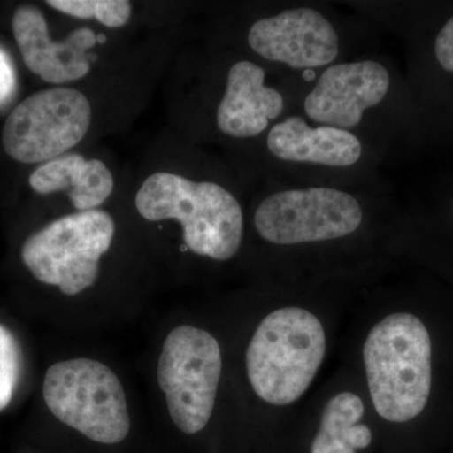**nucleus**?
Segmentation results:
<instances>
[{"mask_svg": "<svg viewBox=\"0 0 453 453\" xmlns=\"http://www.w3.org/2000/svg\"><path fill=\"white\" fill-rule=\"evenodd\" d=\"M365 213L357 196L332 187L296 188L268 196L255 213V226L267 242H325L354 234Z\"/></svg>", "mask_w": 453, "mask_h": 453, "instance_id": "0eeeda50", "label": "nucleus"}, {"mask_svg": "<svg viewBox=\"0 0 453 453\" xmlns=\"http://www.w3.org/2000/svg\"><path fill=\"white\" fill-rule=\"evenodd\" d=\"M113 234L115 223L107 211H77L29 235L20 255L38 281L74 296L96 282L100 259L111 247Z\"/></svg>", "mask_w": 453, "mask_h": 453, "instance_id": "39448f33", "label": "nucleus"}, {"mask_svg": "<svg viewBox=\"0 0 453 453\" xmlns=\"http://www.w3.org/2000/svg\"><path fill=\"white\" fill-rule=\"evenodd\" d=\"M390 82L386 65L374 59L329 65L303 101V112L321 127L356 129L368 110L386 100Z\"/></svg>", "mask_w": 453, "mask_h": 453, "instance_id": "9d476101", "label": "nucleus"}, {"mask_svg": "<svg viewBox=\"0 0 453 453\" xmlns=\"http://www.w3.org/2000/svg\"><path fill=\"white\" fill-rule=\"evenodd\" d=\"M253 52L294 70L332 65L340 53V37L333 23L310 7L285 9L261 18L249 32Z\"/></svg>", "mask_w": 453, "mask_h": 453, "instance_id": "1a4fd4ad", "label": "nucleus"}, {"mask_svg": "<svg viewBox=\"0 0 453 453\" xmlns=\"http://www.w3.org/2000/svg\"><path fill=\"white\" fill-rule=\"evenodd\" d=\"M265 81L266 73L255 62L240 61L232 65L217 110V125L225 135L255 138L285 111L281 92L268 88Z\"/></svg>", "mask_w": 453, "mask_h": 453, "instance_id": "f8f14e48", "label": "nucleus"}, {"mask_svg": "<svg viewBox=\"0 0 453 453\" xmlns=\"http://www.w3.org/2000/svg\"><path fill=\"white\" fill-rule=\"evenodd\" d=\"M91 113L88 97L77 89L35 92L9 113L3 129L5 153L23 164L62 157L85 138Z\"/></svg>", "mask_w": 453, "mask_h": 453, "instance_id": "6e6552de", "label": "nucleus"}, {"mask_svg": "<svg viewBox=\"0 0 453 453\" xmlns=\"http://www.w3.org/2000/svg\"><path fill=\"white\" fill-rule=\"evenodd\" d=\"M372 404L380 417L402 423L427 405L432 386V345L417 316L393 314L369 333L363 349Z\"/></svg>", "mask_w": 453, "mask_h": 453, "instance_id": "f03ea898", "label": "nucleus"}, {"mask_svg": "<svg viewBox=\"0 0 453 453\" xmlns=\"http://www.w3.org/2000/svg\"><path fill=\"white\" fill-rule=\"evenodd\" d=\"M136 210L150 222L175 219L188 249L226 261L237 255L243 237V211L235 196L213 181L155 173L140 187Z\"/></svg>", "mask_w": 453, "mask_h": 453, "instance_id": "f257e3e1", "label": "nucleus"}, {"mask_svg": "<svg viewBox=\"0 0 453 453\" xmlns=\"http://www.w3.org/2000/svg\"><path fill=\"white\" fill-rule=\"evenodd\" d=\"M43 398L57 419L95 442L115 445L129 434V408L120 380L96 360L80 357L50 366Z\"/></svg>", "mask_w": 453, "mask_h": 453, "instance_id": "20e7f679", "label": "nucleus"}, {"mask_svg": "<svg viewBox=\"0 0 453 453\" xmlns=\"http://www.w3.org/2000/svg\"><path fill=\"white\" fill-rule=\"evenodd\" d=\"M434 56L447 73H453V17L442 27L434 41Z\"/></svg>", "mask_w": 453, "mask_h": 453, "instance_id": "6ab92c4d", "label": "nucleus"}, {"mask_svg": "<svg viewBox=\"0 0 453 453\" xmlns=\"http://www.w3.org/2000/svg\"><path fill=\"white\" fill-rule=\"evenodd\" d=\"M267 148L281 162L327 168H349L363 157V142L356 134L338 127H311L297 115L288 116L271 127Z\"/></svg>", "mask_w": 453, "mask_h": 453, "instance_id": "ddd939ff", "label": "nucleus"}, {"mask_svg": "<svg viewBox=\"0 0 453 453\" xmlns=\"http://www.w3.org/2000/svg\"><path fill=\"white\" fill-rule=\"evenodd\" d=\"M222 372L219 342L205 330L183 325L170 332L157 365V380L173 422L195 434L210 422Z\"/></svg>", "mask_w": 453, "mask_h": 453, "instance_id": "423d86ee", "label": "nucleus"}, {"mask_svg": "<svg viewBox=\"0 0 453 453\" xmlns=\"http://www.w3.org/2000/svg\"><path fill=\"white\" fill-rule=\"evenodd\" d=\"M29 186L40 195L67 192L79 211L96 210L111 196L113 177L106 164L67 154L50 160L32 173Z\"/></svg>", "mask_w": 453, "mask_h": 453, "instance_id": "4468645a", "label": "nucleus"}, {"mask_svg": "<svg viewBox=\"0 0 453 453\" xmlns=\"http://www.w3.org/2000/svg\"><path fill=\"white\" fill-rule=\"evenodd\" d=\"M12 28L25 65L43 81L59 85L89 73L88 50L96 46L97 35L88 27L74 29L65 41L53 42L40 9L22 5L14 13Z\"/></svg>", "mask_w": 453, "mask_h": 453, "instance_id": "9b49d317", "label": "nucleus"}, {"mask_svg": "<svg viewBox=\"0 0 453 453\" xmlns=\"http://www.w3.org/2000/svg\"><path fill=\"white\" fill-rule=\"evenodd\" d=\"M363 416L365 404L359 396L350 392L334 396L325 405L311 453H356L371 445V429L359 423Z\"/></svg>", "mask_w": 453, "mask_h": 453, "instance_id": "2eb2a0df", "label": "nucleus"}, {"mask_svg": "<svg viewBox=\"0 0 453 453\" xmlns=\"http://www.w3.org/2000/svg\"><path fill=\"white\" fill-rule=\"evenodd\" d=\"M325 349L323 325L308 310L271 312L247 349V372L256 395L273 405L294 403L314 380Z\"/></svg>", "mask_w": 453, "mask_h": 453, "instance_id": "7ed1b4c3", "label": "nucleus"}, {"mask_svg": "<svg viewBox=\"0 0 453 453\" xmlns=\"http://www.w3.org/2000/svg\"><path fill=\"white\" fill-rule=\"evenodd\" d=\"M17 92V74L11 57L0 49V109L12 103Z\"/></svg>", "mask_w": 453, "mask_h": 453, "instance_id": "a211bd4d", "label": "nucleus"}, {"mask_svg": "<svg viewBox=\"0 0 453 453\" xmlns=\"http://www.w3.org/2000/svg\"><path fill=\"white\" fill-rule=\"evenodd\" d=\"M47 4L80 19L95 18L110 28L127 25L131 17V3L127 0H50Z\"/></svg>", "mask_w": 453, "mask_h": 453, "instance_id": "dca6fc26", "label": "nucleus"}, {"mask_svg": "<svg viewBox=\"0 0 453 453\" xmlns=\"http://www.w3.org/2000/svg\"><path fill=\"white\" fill-rule=\"evenodd\" d=\"M19 374V345L13 334L0 324V412L11 403Z\"/></svg>", "mask_w": 453, "mask_h": 453, "instance_id": "f3484780", "label": "nucleus"}]
</instances>
